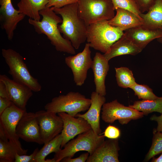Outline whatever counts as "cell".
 Wrapping results in <instances>:
<instances>
[{"mask_svg":"<svg viewBox=\"0 0 162 162\" xmlns=\"http://www.w3.org/2000/svg\"><path fill=\"white\" fill-rule=\"evenodd\" d=\"M53 8V7H46L40 10L39 14L42 16L41 20L29 18V23L33 26L38 33L45 34L57 51L74 55L76 53L75 49L71 42L60 34L58 24L62 23V19L57 15Z\"/></svg>","mask_w":162,"mask_h":162,"instance_id":"obj_1","label":"cell"},{"mask_svg":"<svg viewBox=\"0 0 162 162\" xmlns=\"http://www.w3.org/2000/svg\"><path fill=\"white\" fill-rule=\"evenodd\" d=\"M78 3L66 5L53 10L62 17V22L58 25L63 37L69 40L75 49H78L86 40L87 26L78 15Z\"/></svg>","mask_w":162,"mask_h":162,"instance_id":"obj_2","label":"cell"},{"mask_svg":"<svg viewBox=\"0 0 162 162\" xmlns=\"http://www.w3.org/2000/svg\"><path fill=\"white\" fill-rule=\"evenodd\" d=\"M124 33L119 28L110 24L108 20L100 21L87 26L86 41L91 47L105 53Z\"/></svg>","mask_w":162,"mask_h":162,"instance_id":"obj_3","label":"cell"},{"mask_svg":"<svg viewBox=\"0 0 162 162\" xmlns=\"http://www.w3.org/2000/svg\"><path fill=\"white\" fill-rule=\"evenodd\" d=\"M2 54L9 68L8 72L13 80L28 87L33 92L41 90V85L38 79L31 75L23 57L19 53L11 49H2Z\"/></svg>","mask_w":162,"mask_h":162,"instance_id":"obj_4","label":"cell"},{"mask_svg":"<svg viewBox=\"0 0 162 162\" xmlns=\"http://www.w3.org/2000/svg\"><path fill=\"white\" fill-rule=\"evenodd\" d=\"M91 104L90 98L79 92H70L53 98L44 108L48 112L56 114L65 112L75 117L79 113L88 110Z\"/></svg>","mask_w":162,"mask_h":162,"instance_id":"obj_5","label":"cell"},{"mask_svg":"<svg viewBox=\"0 0 162 162\" xmlns=\"http://www.w3.org/2000/svg\"><path fill=\"white\" fill-rule=\"evenodd\" d=\"M105 137L104 135L96 134L91 129L69 141L63 149L55 154L54 158L56 162H60L64 158H72L76 152L81 151H87L91 155L104 141Z\"/></svg>","mask_w":162,"mask_h":162,"instance_id":"obj_6","label":"cell"},{"mask_svg":"<svg viewBox=\"0 0 162 162\" xmlns=\"http://www.w3.org/2000/svg\"><path fill=\"white\" fill-rule=\"evenodd\" d=\"M79 16L88 26L94 22L109 20L115 16L111 0H78Z\"/></svg>","mask_w":162,"mask_h":162,"instance_id":"obj_7","label":"cell"},{"mask_svg":"<svg viewBox=\"0 0 162 162\" xmlns=\"http://www.w3.org/2000/svg\"><path fill=\"white\" fill-rule=\"evenodd\" d=\"M101 109L102 120L109 123H112L118 120L121 124H127L131 120L140 119L144 116L142 112L129 106H125L117 100L105 103Z\"/></svg>","mask_w":162,"mask_h":162,"instance_id":"obj_8","label":"cell"},{"mask_svg":"<svg viewBox=\"0 0 162 162\" xmlns=\"http://www.w3.org/2000/svg\"><path fill=\"white\" fill-rule=\"evenodd\" d=\"M90 47L89 44L86 43L82 51L65 58V63L71 69L74 81L77 86H81L84 84L88 71L91 68L93 59Z\"/></svg>","mask_w":162,"mask_h":162,"instance_id":"obj_9","label":"cell"},{"mask_svg":"<svg viewBox=\"0 0 162 162\" xmlns=\"http://www.w3.org/2000/svg\"><path fill=\"white\" fill-rule=\"evenodd\" d=\"M26 110L22 109L13 103L7 108L0 116V127L3 130L8 140L20 150L22 148L19 138L16 133L17 124Z\"/></svg>","mask_w":162,"mask_h":162,"instance_id":"obj_10","label":"cell"},{"mask_svg":"<svg viewBox=\"0 0 162 162\" xmlns=\"http://www.w3.org/2000/svg\"><path fill=\"white\" fill-rule=\"evenodd\" d=\"M35 114L44 144L61 132L63 128V121L56 113L46 110H40Z\"/></svg>","mask_w":162,"mask_h":162,"instance_id":"obj_11","label":"cell"},{"mask_svg":"<svg viewBox=\"0 0 162 162\" xmlns=\"http://www.w3.org/2000/svg\"><path fill=\"white\" fill-rule=\"evenodd\" d=\"M61 118L63 128L61 134L62 137L61 148L76 136L92 129L90 125L83 118L72 116L65 112L57 113Z\"/></svg>","mask_w":162,"mask_h":162,"instance_id":"obj_12","label":"cell"},{"mask_svg":"<svg viewBox=\"0 0 162 162\" xmlns=\"http://www.w3.org/2000/svg\"><path fill=\"white\" fill-rule=\"evenodd\" d=\"M16 133L20 138L26 142L44 144L34 113H24L17 124Z\"/></svg>","mask_w":162,"mask_h":162,"instance_id":"obj_13","label":"cell"},{"mask_svg":"<svg viewBox=\"0 0 162 162\" xmlns=\"http://www.w3.org/2000/svg\"><path fill=\"white\" fill-rule=\"evenodd\" d=\"M0 19L9 40H11L18 23L26 16L13 7L11 1L0 0Z\"/></svg>","mask_w":162,"mask_h":162,"instance_id":"obj_14","label":"cell"},{"mask_svg":"<svg viewBox=\"0 0 162 162\" xmlns=\"http://www.w3.org/2000/svg\"><path fill=\"white\" fill-rule=\"evenodd\" d=\"M0 80L5 85L10 100L19 108L26 110L27 103L33 95L32 90L4 74H0Z\"/></svg>","mask_w":162,"mask_h":162,"instance_id":"obj_15","label":"cell"},{"mask_svg":"<svg viewBox=\"0 0 162 162\" xmlns=\"http://www.w3.org/2000/svg\"><path fill=\"white\" fill-rule=\"evenodd\" d=\"M90 99L91 104L88 111L83 114L78 113L75 117L84 119L90 125L94 132L97 135H100L102 132L100 125V112L106 101V98L95 91L91 93Z\"/></svg>","mask_w":162,"mask_h":162,"instance_id":"obj_16","label":"cell"},{"mask_svg":"<svg viewBox=\"0 0 162 162\" xmlns=\"http://www.w3.org/2000/svg\"><path fill=\"white\" fill-rule=\"evenodd\" d=\"M120 149L118 139L104 141L91 155L86 162H118Z\"/></svg>","mask_w":162,"mask_h":162,"instance_id":"obj_17","label":"cell"},{"mask_svg":"<svg viewBox=\"0 0 162 162\" xmlns=\"http://www.w3.org/2000/svg\"><path fill=\"white\" fill-rule=\"evenodd\" d=\"M108 62L103 54L97 52L93 59L91 68L94 76L95 92L103 96L106 94L105 81L109 70Z\"/></svg>","mask_w":162,"mask_h":162,"instance_id":"obj_18","label":"cell"},{"mask_svg":"<svg viewBox=\"0 0 162 162\" xmlns=\"http://www.w3.org/2000/svg\"><path fill=\"white\" fill-rule=\"evenodd\" d=\"M124 34L143 50L151 41L162 37V30L152 29L142 25L127 30Z\"/></svg>","mask_w":162,"mask_h":162,"instance_id":"obj_19","label":"cell"},{"mask_svg":"<svg viewBox=\"0 0 162 162\" xmlns=\"http://www.w3.org/2000/svg\"><path fill=\"white\" fill-rule=\"evenodd\" d=\"M142 50L136 45L124 33L103 55L108 61L116 56L125 55H135Z\"/></svg>","mask_w":162,"mask_h":162,"instance_id":"obj_20","label":"cell"},{"mask_svg":"<svg viewBox=\"0 0 162 162\" xmlns=\"http://www.w3.org/2000/svg\"><path fill=\"white\" fill-rule=\"evenodd\" d=\"M115 10L116 15L108 20L110 25L119 28L123 32L143 25L142 19L133 12L120 8Z\"/></svg>","mask_w":162,"mask_h":162,"instance_id":"obj_21","label":"cell"},{"mask_svg":"<svg viewBox=\"0 0 162 162\" xmlns=\"http://www.w3.org/2000/svg\"><path fill=\"white\" fill-rule=\"evenodd\" d=\"M142 26L153 29L162 30V0H155L147 13H141Z\"/></svg>","mask_w":162,"mask_h":162,"instance_id":"obj_22","label":"cell"},{"mask_svg":"<svg viewBox=\"0 0 162 162\" xmlns=\"http://www.w3.org/2000/svg\"><path fill=\"white\" fill-rule=\"evenodd\" d=\"M28 150L23 151L10 142L2 129L0 127V162H14L16 153L26 154Z\"/></svg>","mask_w":162,"mask_h":162,"instance_id":"obj_23","label":"cell"},{"mask_svg":"<svg viewBox=\"0 0 162 162\" xmlns=\"http://www.w3.org/2000/svg\"><path fill=\"white\" fill-rule=\"evenodd\" d=\"M48 0H20L17 4L18 10L33 20L40 21L39 12L46 7Z\"/></svg>","mask_w":162,"mask_h":162,"instance_id":"obj_24","label":"cell"},{"mask_svg":"<svg viewBox=\"0 0 162 162\" xmlns=\"http://www.w3.org/2000/svg\"><path fill=\"white\" fill-rule=\"evenodd\" d=\"M129 106L140 112L144 115L156 112L162 113V97L154 100H142L135 101Z\"/></svg>","mask_w":162,"mask_h":162,"instance_id":"obj_25","label":"cell"},{"mask_svg":"<svg viewBox=\"0 0 162 162\" xmlns=\"http://www.w3.org/2000/svg\"><path fill=\"white\" fill-rule=\"evenodd\" d=\"M62 142V136L61 134H59L44 144L43 146L39 150L34 162H48L47 159H45L46 157L52 153H58L61 148Z\"/></svg>","mask_w":162,"mask_h":162,"instance_id":"obj_26","label":"cell"},{"mask_svg":"<svg viewBox=\"0 0 162 162\" xmlns=\"http://www.w3.org/2000/svg\"><path fill=\"white\" fill-rule=\"evenodd\" d=\"M115 68L116 81L119 86L130 88L136 82L132 71L128 68L121 67Z\"/></svg>","mask_w":162,"mask_h":162,"instance_id":"obj_27","label":"cell"},{"mask_svg":"<svg viewBox=\"0 0 162 162\" xmlns=\"http://www.w3.org/2000/svg\"><path fill=\"white\" fill-rule=\"evenodd\" d=\"M153 134L152 145L145 158L144 161L145 162L162 152V132L154 129Z\"/></svg>","mask_w":162,"mask_h":162,"instance_id":"obj_28","label":"cell"},{"mask_svg":"<svg viewBox=\"0 0 162 162\" xmlns=\"http://www.w3.org/2000/svg\"><path fill=\"white\" fill-rule=\"evenodd\" d=\"M130 88L134 91L135 94L140 99L154 100L159 98L153 93L152 89L146 85L136 82Z\"/></svg>","mask_w":162,"mask_h":162,"instance_id":"obj_29","label":"cell"},{"mask_svg":"<svg viewBox=\"0 0 162 162\" xmlns=\"http://www.w3.org/2000/svg\"><path fill=\"white\" fill-rule=\"evenodd\" d=\"M111 0L115 10L120 8L127 10L133 12L141 18L140 16L141 13L134 0Z\"/></svg>","mask_w":162,"mask_h":162,"instance_id":"obj_30","label":"cell"},{"mask_svg":"<svg viewBox=\"0 0 162 162\" xmlns=\"http://www.w3.org/2000/svg\"><path fill=\"white\" fill-rule=\"evenodd\" d=\"M104 136L110 139H118L120 136V130L116 127L109 125L105 129L104 133Z\"/></svg>","mask_w":162,"mask_h":162,"instance_id":"obj_31","label":"cell"},{"mask_svg":"<svg viewBox=\"0 0 162 162\" xmlns=\"http://www.w3.org/2000/svg\"><path fill=\"white\" fill-rule=\"evenodd\" d=\"M39 150L37 148L30 155H20L16 153L15 157V162H34Z\"/></svg>","mask_w":162,"mask_h":162,"instance_id":"obj_32","label":"cell"},{"mask_svg":"<svg viewBox=\"0 0 162 162\" xmlns=\"http://www.w3.org/2000/svg\"><path fill=\"white\" fill-rule=\"evenodd\" d=\"M78 0H48L46 7L60 8L66 5L78 2Z\"/></svg>","mask_w":162,"mask_h":162,"instance_id":"obj_33","label":"cell"},{"mask_svg":"<svg viewBox=\"0 0 162 162\" xmlns=\"http://www.w3.org/2000/svg\"><path fill=\"white\" fill-rule=\"evenodd\" d=\"M137 5L140 12L148 11L153 4L155 0H134Z\"/></svg>","mask_w":162,"mask_h":162,"instance_id":"obj_34","label":"cell"},{"mask_svg":"<svg viewBox=\"0 0 162 162\" xmlns=\"http://www.w3.org/2000/svg\"><path fill=\"white\" fill-rule=\"evenodd\" d=\"M89 155L88 152L82 153L79 157L73 158L65 157L61 160L62 162H85L86 161Z\"/></svg>","mask_w":162,"mask_h":162,"instance_id":"obj_35","label":"cell"},{"mask_svg":"<svg viewBox=\"0 0 162 162\" xmlns=\"http://www.w3.org/2000/svg\"><path fill=\"white\" fill-rule=\"evenodd\" d=\"M13 103L9 99L0 97V116Z\"/></svg>","mask_w":162,"mask_h":162,"instance_id":"obj_36","label":"cell"},{"mask_svg":"<svg viewBox=\"0 0 162 162\" xmlns=\"http://www.w3.org/2000/svg\"><path fill=\"white\" fill-rule=\"evenodd\" d=\"M150 119L151 121L157 122L158 126L156 130L157 131L162 132V113L159 116L154 114L150 117Z\"/></svg>","mask_w":162,"mask_h":162,"instance_id":"obj_37","label":"cell"},{"mask_svg":"<svg viewBox=\"0 0 162 162\" xmlns=\"http://www.w3.org/2000/svg\"><path fill=\"white\" fill-rule=\"evenodd\" d=\"M0 97L6 98L10 100L5 85L3 82L0 80Z\"/></svg>","mask_w":162,"mask_h":162,"instance_id":"obj_38","label":"cell"},{"mask_svg":"<svg viewBox=\"0 0 162 162\" xmlns=\"http://www.w3.org/2000/svg\"><path fill=\"white\" fill-rule=\"evenodd\" d=\"M158 158H155L153 157L151 161L152 162H162V152Z\"/></svg>","mask_w":162,"mask_h":162,"instance_id":"obj_39","label":"cell"},{"mask_svg":"<svg viewBox=\"0 0 162 162\" xmlns=\"http://www.w3.org/2000/svg\"><path fill=\"white\" fill-rule=\"evenodd\" d=\"M157 41L161 44H162V37L157 39Z\"/></svg>","mask_w":162,"mask_h":162,"instance_id":"obj_40","label":"cell"}]
</instances>
